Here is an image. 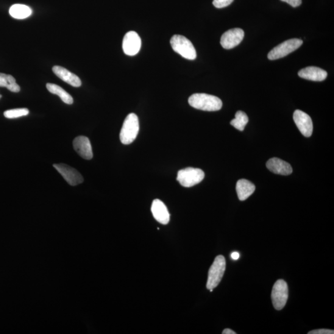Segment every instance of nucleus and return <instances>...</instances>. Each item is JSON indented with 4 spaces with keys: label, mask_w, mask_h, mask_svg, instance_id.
Here are the masks:
<instances>
[{
    "label": "nucleus",
    "mask_w": 334,
    "mask_h": 334,
    "mask_svg": "<svg viewBox=\"0 0 334 334\" xmlns=\"http://www.w3.org/2000/svg\"><path fill=\"white\" fill-rule=\"evenodd\" d=\"M188 102L192 107L203 111H218L222 107V100L219 97L204 93L192 95Z\"/></svg>",
    "instance_id": "nucleus-1"
},
{
    "label": "nucleus",
    "mask_w": 334,
    "mask_h": 334,
    "mask_svg": "<svg viewBox=\"0 0 334 334\" xmlns=\"http://www.w3.org/2000/svg\"><path fill=\"white\" fill-rule=\"evenodd\" d=\"M139 119L135 113H130L125 118L121 128L119 139L122 144L128 145L133 143L138 135Z\"/></svg>",
    "instance_id": "nucleus-2"
},
{
    "label": "nucleus",
    "mask_w": 334,
    "mask_h": 334,
    "mask_svg": "<svg viewBox=\"0 0 334 334\" xmlns=\"http://www.w3.org/2000/svg\"><path fill=\"white\" fill-rule=\"evenodd\" d=\"M171 44L173 50L182 57L189 60L196 59V49L187 38L182 35H175L171 38Z\"/></svg>",
    "instance_id": "nucleus-3"
},
{
    "label": "nucleus",
    "mask_w": 334,
    "mask_h": 334,
    "mask_svg": "<svg viewBox=\"0 0 334 334\" xmlns=\"http://www.w3.org/2000/svg\"><path fill=\"white\" fill-rule=\"evenodd\" d=\"M226 268V261L224 256H217L210 267L208 273V278L206 287L208 289H213L218 286L224 276Z\"/></svg>",
    "instance_id": "nucleus-4"
},
{
    "label": "nucleus",
    "mask_w": 334,
    "mask_h": 334,
    "mask_svg": "<svg viewBox=\"0 0 334 334\" xmlns=\"http://www.w3.org/2000/svg\"><path fill=\"white\" fill-rule=\"evenodd\" d=\"M204 177L201 169L188 167L178 172L177 180L183 187L190 188L201 182Z\"/></svg>",
    "instance_id": "nucleus-5"
},
{
    "label": "nucleus",
    "mask_w": 334,
    "mask_h": 334,
    "mask_svg": "<svg viewBox=\"0 0 334 334\" xmlns=\"http://www.w3.org/2000/svg\"><path fill=\"white\" fill-rule=\"evenodd\" d=\"M303 41L299 38H292L283 41L273 49L269 53L267 57L270 60L280 59L285 57L295 50L299 49L302 46Z\"/></svg>",
    "instance_id": "nucleus-6"
},
{
    "label": "nucleus",
    "mask_w": 334,
    "mask_h": 334,
    "mask_svg": "<svg viewBox=\"0 0 334 334\" xmlns=\"http://www.w3.org/2000/svg\"><path fill=\"white\" fill-rule=\"evenodd\" d=\"M288 297L287 283L282 279L278 280L273 286L271 299L275 310H282L285 307Z\"/></svg>",
    "instance_id": "nucleus-7"
},
{
    "label": "nucleus",
    "mask_w": 334,
    "mask_h": 334,
    "mask_svg": "<svg viewBox=\"0 0 334 334\" xmlns=\"http://www.w3.org/2000/svg\"><path fill=\"white\" fill-rule=\"evenodd\" d=\"M244 32L243 29L235 28L228 30L222 35L221 44L225 49H232L238 46L243 40Z\"/></svg>",
    "instance_id": "nucleus-8"
},
{
    "label": "nucleus",
    "mask_w": 334,
    "mask_h": 334,
    "mask_svg": "<svg viewBox=\"0 0 334 334\" xmlns=\"http://www.w3.org/2000/svg\"><path fill=\"white\" fill-rule=\"evenodd\" d=\"M294 120L300 132L306 138L313 134V124L311 117L303 111L297 110L294 113Z\"/></svg>",
    "instance_id": "nucleus-9"
},
{
    "label": "nucleus",
    "mask_w": 334,
    "mask_h": 334,
    "mask_svg": "<svg viewBox=\"0 0 334 334\" xmlns=\"http://www.w3.org/2000/svg\"><path fill=\"white\" fill-rule=\"evenodd\" d=\"M54 166L69 185L76 186L84 182L82 175L76 169L63 163L54 164Z\"/></svg>",
    "instance_id": "nucleus-10"
},
{
    "label": "nucleus",
    "mask_w": 334,
    "mask_h": 334,
    "mask_svg": "<svg viewBox=\"0 0 334 334\" xmlns=\"http://www.w3.org/2000/svg\"><path fill=\"white\" fill-rule=\"evenodd\" d=\"M141 47V39L137 32L130 31L125 34L122 40V50L125 54L135 56L138 54Z\"/></svg>",
    "instance_id": "nucleus-11"
},
{
    "label": "nucleus",
    "mask_w": 334,
    "mask_h": 334,
    "mask_svg": "<svg viewBox=\"0 0 334 334\" xmlns=\"http://www.w3.org/2000/svg\"><path fill=\"white\" fill-rule=\"evenodd\" d=\"M73 147L78 154L86 160H91L93 157V149L90 140L86 136H78L73 141Z\"/></svg>",
    "instance_id": "nucleus-12"
},
{
    "label": "nucleus",
    "mask_w": 334,
    "mask_h": 334,
    "mask_svg": "<svg viewBox=\"0 0 334 334\" xmlns=\"http://www.w3.org/2000/svg\"><path fill=\"white\" fill-rule=\"evenodd\" d=\"M299 76L303 79L313 80V81H323L326 79L327 72L318 67L308 66L301 69Z\"/></svg>",
    "instance_id": "nucleus-13"
},
{
    "label": "nucleus",
    "mask_w": 334,
    "mask_h": 334,
    "mask_svg": "<svg viewBox=\"0 0 334 334\" xmlns=\"http://www.w3.org/2000/svg\"><path fill=\"white\" fill-rule=\"evenodd\" d=\"M151 211L153 216L157 222L163 225L169 224L170 214L166 205L159 199L152 202Z\"/></svg>",
    "instance_id": "nucleus-14"
},
{
    "label": "nucleus",
    "mask_w": 334,
    "mask_h": 334,
    "mask_svg": "<svg viewBox=\"0 0 334 334\" xmlns=\"http://www.w3.org/2000/svg\"><path fill=\"white\" fill-rule=\"evenodd\" d=\"M52 70L56 76L73 87L79 88L82 85L81 80L79 77L63 67L55 66L53 67Z\"/></svg>",
    "instance_id": "nucleus-15"
},
{
    "label": "nucleus",
    "mask_w": 334,
    "mask_h": 334,
    "mask_svg": "<svg viewBox=\"0 0 334 334\" xmlns=\"http://www.w3.org/2000/svg\"><path fill=\"white\" fill-rule=\"evenodd\" d=\"M267 168L275 174L288 175L293 172L289 164L278 158H272L267 161Z\"/></svg>",
    "instance_id": "nucleus-16"
},
{
    "label": "nucleus",
    "mask_w": 334,
    "mask_h": 334,
    "mask_svg": "<svg viewBox=\"0 0 334 334\" xmlns=\"http://www.w3.org/2000/svg\"><path fill=\"white\" fill-rule=\"evenodd\" d=\"M236 189L239 199L244 200L254 193L256 187L254 184L250 182L249 181L241 179L236 183Z\"/></svg>",
    "instance_id": "nucleus-17"
},
{
    "label": "nucleus",
    "mask_w": 334,
    "mask_h": 334,
    "mask_svg": "<svg viewBox=\"0 0 334 334\" xmlns=\"http://www.w3.org/2000/svg\"><path fill=\"white\" fill-rule=\"evenodd\" d=\"M47 89H48L50 93L53 94L57 95L60 97V98L62 100L64 103L66 104L71 105L73 104V99L70 94L67 93V92L60 86L55 84L48 83L47 84Z\"/></svg>",
    "instance_id": "nucleus-18"
},
{
    "label": "nucleus",
    "mask_w": 334,
    "mask_h": 334,
    "mask_svg": "<svg viewBox=\"0 0 334 334\" xmlns=\"http://www.w3.org/2000/svg\"><path fill=\"white\" fill-rule=\"evenodd\" d=\"M32 10L26 5L16 4L10 8V14L13 18L23 19L32 15Z\"/></svg>",
    "instance_id": "nucleus-19"
},
{
    "label": "nucleus",
    "mask_w": 334,
    "mask_h": 334,
    "mask_svg": "<svg viewBox=\"0 0 334 334\" xmlns=\"http://www.w3.org/2000/svg\"><path fill=\"white\" fill-rule=\"evenodd\" d=\"M0 87L7 88L13 93H19L21 89L15 77L4 73H0Z\"/></svg>",
    "instance_id": "nucleus-20"
},
{
    "label": "nucleus",
    "mask_w": 334,
    "mask_h": 334,
    "mask_svg": "<svg viewBox=\"0 0 334 334\" xmlns=\"http://www.w3.org/2000/svg\"><path fill=\"white\" fill-rule=\"evenodd\" d=\"M248 121V117L246 113L242 111H238L235 114V118L231 121L230 124L236 129L243 132Z\"/></svg>",
    "instance_id": "nucleus-21"
},
{
    "label": "nucleus",
    "mask_w": 334,
    "mask_h": 334,
    "mask_svg": "<svg viewBox=\"0 0 334 334\" xmlns=\"http://www.w3.org/2000/svg\"><path fill=\"white\" fill-rule=\"evenodd\" d=\"M29 111L27 108H17V109L9 110L5 111L4 116L6 118L13 119L29 115Z\"/></svg>",
    "instance_id": "nucleus-22"
},
{
    "label": "nucleus",
    "mask_w": 334,
    "mask_h": 334,
    "mask_svg": "<svg viewBox=\"0 0 334 334\" xmlns=\"http://www.w3.org/2000/svg\"><path fill=\"white\" fill-rule=\"evenodd\" d=\"M234 0H214L213 5L217 8H223L228 7Z\"/></svg>",
    "instance_id": "nucleus-23"
},
{
    "label": "nucleus",
    "mask_w": 334,
    "mask_h": 334,
    "mask_svg": "<svg viewBox=\"0 0 334 334\" xmlns=\"http://www.w3.org/2000/svg\"><path fill=\"white\" fill-rule=\"evenodd\" d=\"M334 331L333 330L325 329V328H321V329H317L310 331L308 334H333Z\"/></svg>",
    "instance_id": "nucleus-24"
},
{
    "label": "nucleus",
    "mask_w": 334,
    "mask_h": 334,
    "mask_svg": "<svg viewBox=\"0 0 334 334\" xmlns=\"http://www.w3.org/2000/svg\"><path fill=\"white\" fill-rule=\"evenodd\" d=\"M280 1L285 2L294 8L299 7L302 4V0H280Z\"/></svg>",
    "instance_id": "nucleus-25"
},
{
    "label": "nucleus",
    "mask_w": 334,
    "mask_h": 334,
    "mask_svg": "<svg viewBox=\"0 0 334 334\" xmlns=\"http://www.w3.org/2000/svg\"><path fill=\"white\" fill-rule=\"evenodd\" d=\"M223 334H236L235 332L233 330L230 329V328H225L222 332Z\"/></svg>",
    "instance_id": "nucleus-26"
},
{
    "label": "nucleus",
    "mask_w": 334,
    "mask_h": 334,
    "mask_svg": "<svg viewBox=\"0 0 334 334\" xmlns=\"http://www.w3.org/2000/svg\"><path fill=\"white\" fill-rule=\"evenodd\" d=\"M231 257H232L234 260H237L239 258V253L237 252H233L232 253V255H231Z\"/></svg>",
    "instance_id": "nucleus-27"
},
{
    "label": "nucleus",
    "mask_w": 334,
    "mask_h": 334,
    "mask_svg": "<svg viewBox=\"0 0 334 334\" xmlns=\"http://www.w3.org/2000/svg\"><path fill=\"white\" fill-rule=\"evenodd\" d=\"M1 97H2V96H1V95H0V98H1Z\"/></svg>",
    "instance_id": "nucleus-28"
}]
</instances>
